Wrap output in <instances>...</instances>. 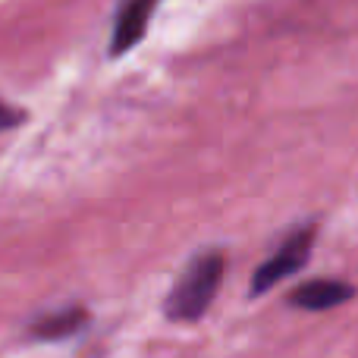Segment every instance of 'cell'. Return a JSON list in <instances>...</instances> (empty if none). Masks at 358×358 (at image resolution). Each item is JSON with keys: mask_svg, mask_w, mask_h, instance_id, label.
Here are the masks:
<instances>
[{"mask_svg": "<svg viewBox=\"0 0 358 358\" xmlns=\"http://www.w3.org/2000/svg\"><path fill=\"white\" fill-rule=\"evenodd\" d=\"M22 123H25V113L0 101V132H6V129H16V126H22Z\"/></svg>", "mask_w": 358, "mask_h": 358, "instance_id": "cell-6", "label": "cell"}, {"mask_svg": "<svg viewBox=\"0 0 358 358\" xmlns=\"http://www.w3.org/2000/svg\"><path fill=\"white\" fill-rule=\"evenodd\" d=\"M155 10H157V0H120L117 13H113L110 57L129 54V50L142 41Z\"/></svg>", "mask_w": 358, "mask_h": 358, "instance_id": "cell-3", "label": "cell"}, {"mask_svg": "<svg viewBox=\"0 0 358 358\" xmlns=\"http://www.w3.org/2000/svg\"><path fill=\"white\" fill-rule=\"evenodd\" d=\"M315 233L317 229L311 227V223L308 227L292 229V233L283 239V245H280L264 264H258V271H255V277H252V296H264L267 289H273V286L283 283L286 277H292V273L302 271L311 258Z\"/></svg>", "mask_w": 358, "mask_h": 358, "instance_id": "cell-2", "label": "cell"}, {"mask_svg": "<svg viewBox=\"0 0 358 358\" xmlns=\"http://www.w3.org/2000/svg\"><path fill=\"white\" fill-rule=\"evenodd\" d=\"M352 296H355V286L343 283V280L321 277V280H308V283L296 286L289 292V305H296L302 311H330L336 305L349 302Z\"/></svg>", "mask_w": 358, "mask_h": 358, "instance_id": "cell-4", "label": "cell"}, {"mask_svg": "<svg viewBox=\"0 0 358 358\" xmlns=\"http://www.w3.org/2000/svg\"><path fill=\"white\" fill-rule=\"evenodd\" d=\"M88 327V311L82 305H69L60 311H48V315L35 317L29 324V336L44 343H57V340H69V336L82 334Z\"/></svg>", "mask_w": 358, "mask_h": 358, "instance_id": "cell-5", "label": "cell"}, {"mask_svg": "<svg viewBox=\"0 0 358 358\" xmlns=\"http://www.w3.org/2000/svg\"><path fill=\"white\" fill-rule=\"evenodd\" d=\"M223 267H227V258L220 248H204V252L192 255L189 264L176 277L173 289L164 299V315L176 324H192L204 317V311L210 308L217 289H220Z\"/></svg>", "mask_w": 358, "mask_h": 358, "instance_id": "cell-1", "label": "cell"}]
</instances>
